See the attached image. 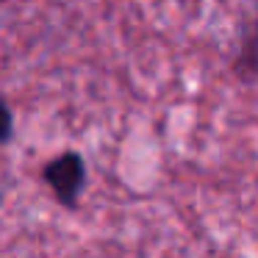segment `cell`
<instances>
[{"instance_id": "cell-1", "label": "cell", "mask_w": 258, "mask_h": 258, "mask_svg": "<svg viewBox=\"0 0 258 258\" xmlns=\"http://www.w3.org/2000/svg\"><path fill=\"white\" fill-rule=\"evenodd\" d=\"M42 183L50 189L53 200L67 211H75L86 186V161L78 150H61L42 167Z\"/></svg>"}, {"instance_id": "cell-2", "label": "cell", "mask_w": 258, "mask_h": 258, "mask_svg": "<svg viewBox=\"0 0 258 258\" xmlns=\"http://www.w3.org/2000/svg\"><path fill=\"white\" fill-rule=\"evenodd\" d=\"M233 73L239 75L244 84H252L258 73V39H255V28H247L244 42H241V53L236 56L233 61Z\"/></svg>"}, {"instance_id": "cell-3", "label": "cell", "mask_w": 258, "mask_h": 258, "mask_svg": "<svg viewBox=\"0 0 258 258\" xmlns=\"http://www.w3.org/2000/svg\"><path fill=\"white\" fill-rule=\"evenodd\" d=\"M14 142V111L3 97H0V147Z\"/></svg>"}]
</instances>
